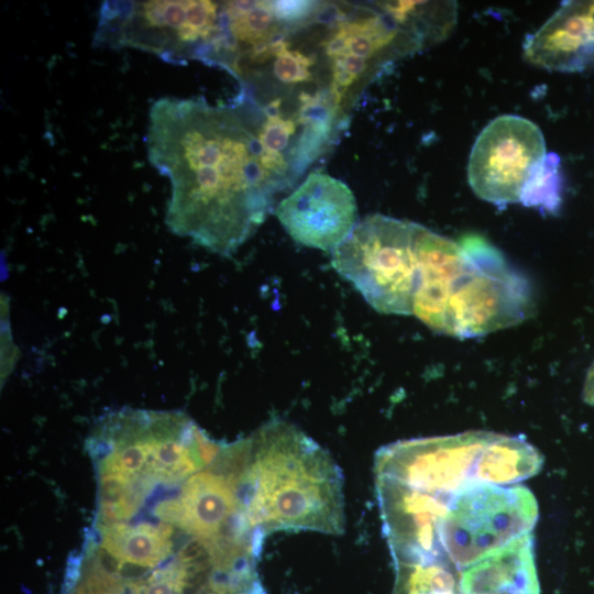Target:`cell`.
I'll use <instances>...</instances> for the list:
<instances>
[{
	"mask_svg": "<svg viewBox=\"0 0 594 594\" xmlns=\"http://www.w3.org/2000/svg\"><path fill=\"white\" fill-rule=\"evenodd\" d=\"M146 147L170 184L168 229L222 256L257 231L286 188L263 165L257 130L235 108L204 98L155 101Z\"/></svg>",
	"mask_w": 594,
	"mask_h": 594,
	"instance_id": "obj_1",
	"label": "cell"
},
{
	"mask_svg": "<svg viewBox=\"0 0 594 594\" xmlns=\"http://www.w3.org/2000/svg\"><path fill=\"white\" fill-rule=\"evenodd\" d=\"M251 529L344 531L343 479L331 455L292 422L275 419L233 446L231 469Z\"/></svg>",
	"mask_w": 594,
	"mask_h": 594,
	"instance_id": "obj_2",
	"label": "cell"
},
{
	"mask_svg": "<svg viewBox=\"0 0 594 594\" xmlns=\"http://www.w3.org/2000/svg\"><path fill=\"white\" fill-rule=\"evenodd\" d=\"M529 279L481 238L453 241L427 229L413 315L460 339L513 327L535 312Z\"/></svg>",
	"mask_w": 594,
	"mask_h": 594,
	"instance_id": "obj_3",
	"label": "cell"
},
{
	"mask_svg": "<svg viewBox=\"0 0 594 594\" xmlns=\"http://www.w3.org/2000/svg\"><path fill=\"white\" fill-rule=\"evenodd\" d=\"M427 229L409 220L367 216L331 252V265L376 311L413 315Z\"/></svg>",
	"mask_w": 594,
	"mask_h": 594,
	"instance_id": "obj_4",
	"label": "cell"
},
{
	"mask_svg": "<svg viewBox=\"0 0 594 594\" xmlns=\"http://www.w3.org/2000/svg\"><path fill=\"white\" fill-rule=\"evenodd\" d=\"M220 6L209 0L105 1L95 45L131 47L168 63L213 58Z\"/></svg>",
	"mask_w": 594,
	"mask_h": 594,
	"instance_id": "obj_5",
	"label": "cell"
},
{
	"mask_svg": "<svg viewBox=\"0 0 594 594\" xmlns=\"http://www.w3.org/2000/svg\"><path fill=\"white\" fill-rule=\"evenodd\" d=\"M538 515L536 497L524 485L473 484L448 496L441 544L460 571L531 532Z\"/></svg>",
	"mask_w": 594,
	"mask_h": 594,
	"instance_id": "obj_6",
	"label": "cell"
},
{
	"mask_svg": "<svg viewBox=\"0 0 594 594\" xmlns=\"http://www.w3.org/2000/svg\"><path fill=\"white\" fill-rule=\"evenodd\" d=\"M546 157L540 128L527 118L503 114L477 135L468 161V182L476 197L495 206L521 202Z\"/></svg>",
	"mask_w": 594,
	"mask_h": 594,
	"instance_id": "obj_7",
	"label": "cell"
},
{
	"mask_svg": "<svg viewBox=\"0 0 594 594\" xmlns=\"http://www.w3.org/2000/svg\"><path fill=\"white\" fill-rule=\"evenodd\" d=\"M494 435L476 430L393 442L376 452L375 475L424 492L451 495L482 484L481 460Z\"/></svg>",
	"mask_w": 594,
	"mask_h": 594,
	"instance_id": "obj_8",
	"label": "cell"
},
{
	"mask_svg": "<svg viewBox=\"0 0 594 594\" xmlns=\"http://www.w3.org/2000/svg\"><path fill=\"white\" fill-rule=\"evenodd\" d=\"M375 487L394 564L448 560L439 531L449 495L424 492L377 475Z\"/></svg>",
	"mask_w": 594,
	"mask_h": 594,
	"instance_id": "obj_9",
	"label": "cell"
},
{
	"mask_svg": "<svg viewBox=\"0 0 594 594\" xmlns=\"http://www.w3.org/2000/svg\"><path fill=\"white\" fill-rule=\"evenodd\" d=\"M274 212L294 241L331 252L359 222L352 190L322 170L308 174L293 193L278 202Z\"/></svg>",
	"mask_w": 594,
	"mask_h": 594,
	"instance_id": "obj_10",
	"label": "cell"
},
{
	"mask_svg": "<svg viewBox=\"0 0 594 594\" xmlns=\"http://www.w3.org/2000/svg\"><path fill=\"white\" fill-rule=\"evenodd\" d=\"M532 65L561 73L594 66V1H566L524 43Z\"/></svg>",
	"mask_w": 594,
	"mask_h": 594,
	"instance_id": "obj_11",
	"label": "cell"
},
{
	"mask_svg": "<svg viewBox=\"0 0 594 594\" xmlns=\"http://www.w3.org/2000/svg\"><path fill=\"white\" fill-rule=\"evenodd\" d=\"M461 594H539L535 538L522 535L468 566L460 574Z\"/></svg>",
	"mask_w": 594,
	"mask_h": 594,
	"instance_id": "obj_12",
	"label": "cell"
},
{
	"mask_svg": "<svg viewBox=\"0 0 594 594\" xmlns=\"http://www.w3.org/2000/svg\"><path fill=\"white\" fill-rule=\"evenodd\" d=\"M322 45L331 61L351 57L367 64L376 57H382L388 50L406 54L422 46L411 33L383 10L358 19L340 21Z\"/></svg>",
	"mask_w": 594,
	"mask_h": 594,
	"instance_id": "obj_13",
	"label": "cell"
},
{
	"mask_svg": "<svg viewBox=\"0 0 594 594\" xmlns=\"http://www.w3.org/2000/svg\"><path fill=\"white\" fill-rule=\"evenodd\" d=\"M183 527L197 537L221 539V530L234 518L245 516L235 487L224 474L202 471L191 474L183 486Z\"/></svg>",
	"mask_w": 594,
	"mask_h": 594,
	"instance_id": "obj_14",
	"label": "cell"
},
{
	"mask_svg": "<svg viewBox=\"0 0 594 594\" xmlns=\"http://www.w3.org/2000/svg\"><path fill=\"white\" fill-rule=\"evenodd\" d=\"M542 465V454L527 440L495 432L483 453L479 482L502 486L519 483L536 475Z\"/></svg>",
	"mask_w": 594,
	"mask_h": 594,
	"instance_id": "obj_15",
	"label": "cell"
},
{
	"mask_svg": "<svg viewBox=\"0 0 594 594\" xmlns=\"http://www.w3.org/2000/svg\"><path fill=\"white\" fill-rule=\"evenodd\" d=\"M296 118L302 131L290 153L292 173L295 179L302 174L331 140L333 121L339 107L330 91L315 95L302 92L299 96Z\"/></svg>",
	"mask_w": 594,
	"mask_h": 594,
	"instance_id": "obj_16",
	"label": "cell"
},
{
	"mask_svg": "<svg viewBox=\"0 0 594 594\" xmlns=\"http://www.w3.org/2000/svg\"><path fill=\"white\" fill-rule=\"evenodd\" d=\"M169 528H156L142 525L129 528L123 525L112 528L106 540L105 548L120 563L129 562L140 566H153L168 552L167 537Z\"/></svg>",
	"mask_w": 594,
	"mask_h": 594,
	"instance_id": "obj_17",
	"label": "cell"
},
{
	"mask_svg": "<svg viewBox=\"0 0 594 594\" xmlns=\"http://www.w3.org/2000/svg\"><path fill=\"white\" fill-rule=\"evenodd\" d=\"M280 100H273L265 109V119L257 130L263 152V165L286 187L294 182L287 151L297 130V118L284 117Z\"/></svg>",
	"mask_w": 594,
	"mask_h": 594,
	"instance_id": "obj_18",
	"label": "cell"
},
{
	"mask_svg": "<svg viewBox=\"0 0 594 594\" xmlns=\"http://www.w3.org/2000/svg\"><path fill=\"white\" fill-rule=\"evenodd\" d=\"M394 565L392 594H461L460 575L449 560Z\"/></svg>",
	"mask_w": 594,
	"mask_h": 594,
	"instance_id": "obj_19",
	"label": "cell"
},
{
	"mask_svg": "<svg viewBox=\"0 0 594 594\" xmlns=\"http://www.w3.org/2000/svg\"><path fill=\"white\" fill-rule=\"evenodd\" d=\"M559 167V156L553 153L547 154L544 162L529 180L520 204L550 213L559 210L562 201V177Z\"/></svg>",
	"mask_w": 594,
	"mask_h": 594,
	"instance_id": "obj_20",
	"label": "cell"
},
{
	"mask_svg": "<svg viewBox=\"0 0 594 594\" xmlns=\"http://www.w3.org/2000/svg\"><path fill=\"white\" fill-rule=\"evenodd\" d=\"M271 57H274V76L280 82L299 84L312 79L314 58L298 50L288 48V43L284 38L272 44Z\"/></svg>",
	"mask_w": 594,
	"mask_h": 594,
	"instance_id": "obj_21",
	"label": "cell"
},
{
	"mask_svg": "<svg viewBox=\"0 0 594 594\" xmlns=\"http://www.w3.org/2000/svg\"><path fill=\"white\" fill-rule=\"evenodd\" d=\"M190 576L186 565L165 572L157 580L150 581V584L138 594H182V591Z\"/></svg>",
	"mask_w": 594,
	"mask_h": 594,
	"instance_id": "obj_22",
	"label": "cell"
},
{
	"mask_svg": "<svg viewBox=\"0 0 594 594\" xmlns=\"http://www.w3.org/2000/svg\"><path fill=\"white\" fill-rule=\"evenodd\" d=\"M119 582L110 574H91L79 587L77 594H119Z\"/></svg>",
	"mask_w": 594,
	"mask_h": 594,
	"instance_id": "obj_23",
	"label": "cell"
},
{
	"mask_svg": "<svg viewBox=\"0 0 594 594\" xmlns=\"http://www.w3.org/2000/svg\"><path fill=\"white\" fill-rule=\"evenodd\" d=\"M156 515L167 521L176 522L183 526L185 513L180 499L166 501L161 503L156 509Z\"/></svg>",
	"mask_w": 594,
	"mask_h": 594,
	"instance_id": "obj_24",
	"label": "cell"
},
{
	"mask_svg": "<svg viewBox=\"0 0 594 594\" xmlns=\"http://www.w3.org/2000/svg\"><path fill=\"white\" fill-rule=\"evenodd\" d=\"M583 399L594 406V362L592 363L583 387Z\"/></svg>",
	"mask_w": 594,
	"mask_h": 594,
	"instance_id": "obj_25",
	"label": "cell"
}]
</instances>
